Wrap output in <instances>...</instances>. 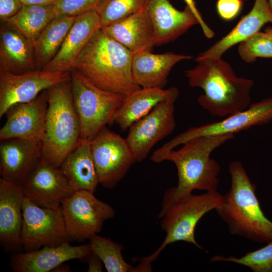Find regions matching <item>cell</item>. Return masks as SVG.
Listing matches in <instances>:
<instances>
[{"label": "cell", "mask_w": 272, "mask_h": 272, "mask_svg": "<svg viewBox=\"0 0 272 272\" xmlns=\"http://www.w3.org/2000/svg\"><path fill=\"white\" fill-rule=\"evenodd\" d=\"M185 71L189 85L203 90L197 102L214 116L225 117L243 111L250 105L252 79L238 77L230 64L222 58L196 60Z\"/></svg>", "instance_id": "1"}, {"label": "cell", "mask_w": 272, "mask_h": 272, "mask_svg": "<svg viewBox=\"0 0 272 272\" xmlns=\"http://www.w3.org/2000/svg\"><path fill=\"white\" fill-rule=\"evenodd\" d=\"M234 134L201 137L190 140L177 150L164 155L160 162L169 161L176 167L178 183L165 193L162 206L167 205L194 190H217L221 167L211 157L212 153L233 139Z\"/></svg>", "instance_id": "2"}, {"label": "cell", "mask_w": 272, "mask_h": 272, "mask_svg": "<svg viewBox=\"0 0 272 272\" xmlns=\"http://www.w3.org/2000/svg\"><path fill=\"white\" fill-rule=\"evenodd\" d=\"M132 56L101 28L81 53L74 70L101 89L126 96L141 88L132 77Z\"/></svg>", "instance_id": "3"}, {"label": "cell", "mask_w": 272, "mask_h": 272, "mask_svg": "<svg viewBox=\"0 0 272 272\" xmlns=\"http://www.w3.org/2000/svg\"><path fill=\"white\" fill-rule=\"evenodd\" d=\"M231 184L215 210L228 225L230 233L259 243L272 241V222L263 213L251 182L242 163L234 161L229 166Z\"/></svg>", "instance_id": "4"}, {"label": "cell", "mask_w": 272, "mask_h": 272, "mask_svg": "<svg viewBox=\"0 0 272 272\" xmlns=\"http://www.w3.org/2000/svg\"><path fill=\"white\" fill-rule=\"evenodd\" d=\"M47 95L42 157L59 167L80 139V124L74 104L71 81L51 87L47 90Z\"/></svg>", "instance_id": "5"}, {"label": "cell", "mask_w": 272, "mask_h": 272, "mask_svg": "<svg viewBox=\"0 0 272 272\" xmlns=\"http://www.w3.org/2000/svg\"><path fill=\"white\" fill-rule=\"evenodd\" d=\"M223 199V195L215 190L197 195L191 193L162 206L158 217L161 219V228L166 234L165 238L156 251L142 259L140 267L148 270L161 251L176 242L184 241L202 249L195 239V227L205 215L218 208Z\"/></svg>", "instance_id": "6"}, {"label": "cell", "mask_w": 272, "mask_h": 272, "mask_svg": "<svg viewBox=\"0 0 272 272\" xmlns=\"http://www.w3.org/2000/svg\"><path fill=\"white\" fill-rule=\"evenodd\" d=\"M74 104L81 127L80 139L92 141L108 124L125 95L101 89L76 70L71 72Z\"/></svg>", "instance_id": "7"}, {"label": "cell", "mask_w": 272, "mask_h": 272, "mask_svg": "<svg viewBox=\"0 0 272 272\" xmlns=\"http://www.w3.org/2000/svg\"><path fill=\"white\" fill-rule=\"evenodd\" d=\"M272 121V98L251 104L245 110L224 119L199 126L192 127L178 134L153 152L151 159L160 163L162 156L179 145L194 138L234 134L252 127Z\"/></svg>", "instance_id": "8"}, {"label": "cell", "mask_w": 272, "mask_h": 272, "mask_svg": "<svg viewBox=\"0 0 272 272\" xmlns=\"http://www.w3.org/2000/svg\"><path fill=\"white\" fill-rule=\"evenodd\" d=\"M60 207L70 240L80 242L100 233L104 223L115 214L111 206L87 190L75 191Z\"/></svg>", "instance_id": "9"}, {"label": "cell", "mask_w": 272, "mask_h": 272, "mask_svg": "<svg viewBox=\"0 0 272 272\" xmlns=\"http://www.w3.org/2000/svg\"><path fill=\"white\" fill-rule=\"evenodd\" d=\"M92 154L99 183L112 188L136 162L126 139L104 127L90 141Z\"/></svg>", "instance_id": "10"}, {"label": "cell", "mask_w": 272, "mask_h": 272, "mask_svg": "<svg viewBox=\"0 0 272 272\" xmlns=\"http://www.w3.org/2000/svg\"><path fill=\"white\" fill-rule=\"evenodd\" d=\"M22 210L21 240L26 251L71 241L61 207L57 209L41 207L24 196Z\"/></svg>", "instance_id": "11"}, {"label": "cell", "mask_w": 272, "mask_h": 272, "mask_svg": "<svg viewBox=\"0 0 272 272\" xmlns=\"http://www.w3.org/2000/svg\"><path fill=\"white\" fill-rule=\"evenodd\" d=\"M71 80V73L35 70L14 74L0 69V117L12 105L30 101L42 92Z\"/></svg>", "instance_id": "12"}, {"label": "cell", "mask_w": 272, "mask_h": 272, "mask_svg": "<svg viewBox=\"0 0 272 272\" xmlns=\"http://www.w3.org/2000/svg\"><path fill=\"white\" fill-rule=\"evenodd\" d=\"M177 99L173 98L159 103L128 128L126 139L136 162L144 160L158 142L173 131L176 126L174 104Z\"/></svg>", "instance_id": "13"}, {"label": "cell", "mask_w": 272, "mask_h": 272, "mask_svg": "<svg viewBox=\"0 0 272 272\" xmlns=\"http://www.w3.org/2000/svg\"><path fill=\"white\" fill-rule=\"evenodd\" d=\"M24 196L41 207L59 209L64 199L74 193L59 167L42 157L21 185Z\"/></svg>", "instance_id": "14"}, {"label": "cell", "mask_w": 272, "mask_h": 272, "mask_svg": "<svg viewBox=\"0 0 272 272\" xmlns=\"http://www.w3.org/2000/svg\"><path fill=\"white\" fill-rule=\"evenodd\" d=\"M48 107L47 90L33 100L11 106L0 129L1 141L12 138L42 140Z\"/></svg>", "instance_id": "15"}, {"label": "cell", "mask_w": 272, "mask_h": 272, "mask_svg": "<svg viewBox=\"0 0 272 272\" xmlns=\"http://www.w3.org/2000/svg\"><path fill=\"white\" fill-rule=\"evenodd\" d=\"M101 28L100 20L96 10L76 16L59 50L42 70L53 72H72L81 53Z\"/></svg>", "instance_id": "16"}, {"label": "cell", "mask_w": 272, "mask_h": 272, "mask_svg": "<svg viewBox=\"0 0 272 272\" xmlns=\"http://www.w3.org/2000/svg\"><path fill=\"white\" fill-rule=\"evenodd\" d=\"M91 252L89 244L72 246L65 242L14 253L11 257L10 265L15 272H48L67 261L86 258Z\"/></svg>", "instance_id": "17"}, {"label": "cell", "mask_w": 272, "mask_h": 272, "mask_svg": "<svg viewBox=\"0 0 272 272\" xmlns=\"http://www.w3.org/2000/svg\"><path fill=\"white\" fill-rule=\"evenodd\" d=\"M1 141V178L22 185L42 158V142L20 138Z\"/></svg>", "instance_id": "18"}, {"label": "cell", "mask_w": 272, "mask_h": 272, "mask_svg": "<svg viewBox=\"0 0 272 272\" xmlns=\"http://www.w3.org/2000/svg\"><path fill=\"white\" fill-rule=\"evenodd\" d=\"M144 9L154 27L156 46L177 39L198 22L188 7L176 9L169 0H146Z\"/></svg>", "instance_id": "19"}, {"label": "cell", "mask_w": 272, "mask_h": 272, "mask_svg": "<svg viewBox=\"0 0 272 272\" xmlns=\"http://www.w3.org/2000/svg\"><path fill=\"white\" fill-rule=\"evenodd\" d=\"M24 196L21 185L0 178V242L6 251H14L22 246Z\"/></svg>", "instance_id": "20"}, {"label": "cell", "mask_w": 272, "mask_h": 272, "mask_svg": "<svg viewBox=\"0 0 272 272\" xmlns=\"http://www.w3.org/2000/svg\"><path fill=\"white\" fill-rule=\"evenodd\" d=\"M192 56L171 52L154 54L142 51L132 53L131 72L135 82L141 88H164L173 66Z\"/></svg>", "instance_id": "21"}, {"label": "cell", "mask_w": 272, "mask_h": 272, "mask_svg": "<svg viewBox=\"0 0 272 272\" xmlns=\"http://www.w3.org/2000/svg\"><path fill=\"white\" fill-rule=\"evenodd\" d=\"M101 28L132 53L142 51H152L156 46L154 27L144 9Z\"/></svg>", "instance_id": "22"}, {"label": "cell", "mask_w": 272, "mask_h": 272, "mask_svg": "<svg viewBox=\"0 0 272 272\" xmlns=\"http://www.w3.org/2000/svg\"><path fill=\"white\" fill-rule=\"evenodd\" d=\"M268 23H272V11L267 0H255L250 12L241 19L231 31L199 54L195 61L206 58H222L229 48L260 31Z\"/></svg>", "instance_id": "23"}, {"label": "cell", "mask_w": 272, "mask_h": 272, "mask_svg": "<svg viewBox=\"0 0 272 272\" xmlns=\"http://www.w3.org/2000/svg\"><path fill=\"white\" fill-rule=\"evenodd\" d=\"M179 92L175 87L168 89L141 88L125 97L114 116V123L122 131L148 114L158 104L173 98H178Z\"/></svg>", "instance_id": "24"}, {"label": "cell", "mask_w": 272, "mask_h": 272, "mask_svg": "<svg viewBox=\"0 0 272 272\" xmlns=\"http://www.w3.org/2000/svg\"><path fill=\"white\" fill-rule=\"evenodd\" d=\"M0 69L14 74L37 70L33 45L5 23L0 27Z\"/></svg>", "instance_id": "25"}, {"label": "cell", "mask_w": 272, "mask_h": 272, "mask_svg": "<svg viewBox=\"0 0 272 272\" xmlns=\"http://www.w3.org/2000/svg\"><path fill=\"white\" fill-rule=\"evenodd\" d=\"M59 168L74 191H95L99 181L90 141L80 139Z\"/></svg>", "instance_id": "26"}, {"label": "cell", "mask_w": 272, "mask_h": 272, "mask_svg": "<svg viewBox=\"0 0 272 272\" xmlns=\"http://www.w3.org/2000/svg\"><path fill=\"white\" fill-rule=\"evenodd\" d=\"M76 16L60 15L45 28L33 44L36 69L42 70L56 55Z\"/></svg>", "instance_id": "27"}, {"label": "cell", "mask_w": 272, "mask_h": 272, "mask_svg": "<svg viewBox=\"0 0 272 272\" xmlns=\"http://www.w3.org/2000/svg\"><path fill=\"white\" fill-rule=\"evenodd\" d=\"M57 16L53 4L23 5L15 15L1 22L16 29L33 45L46 26Z\"/></svg>", "instance_id": "28"}, {"label": "cell", "mask_w": 272, "mask_h": 272, "mask_svg": "<svg viewBox=\"0 0 272 272\" xmlns=\"http://www.w3.org/2000/svg\"><path fill=\"white\" fill-rule=\"evenodd\" d=\"M89 240L92 252L100 259L108 272L131 271L132 266L125 261L122 256V245L98 234Z\"/></svg>", "instance_id": "29"}, {"label": "cell", "mask_w": 272, "mask_h": 272, "mask_svg": "<svg viewBox=\"0 0 272 272\" xmlns=\"http://www.w3.org/2000/svg\"><path fill=\"white\" fill-rule=\"evenodd\" d=\"M146 0H104L96 9L101 28L124 19L144 9Z\"/></svg>", "instance_id": "30"}, {"label": "cell", "mask_w": 272, "mask_h": 272, "mask_svg": "<svg viewBox=\"0 0 272 272\" xmlns=\"http://www.w3.org/2000/svg\"><path fill=\"white\" fill-rule=\"evenodd\" d=\"M239 55L247 63L258 57L272 58V38L265 32L259 31L239 43Z\"/></svg>", "instance_id": "31"}, {"label": "cell", "mask_w": 272, "mask_h": 272, "mask_svg": "<svg viewBox=\"0 0 272 272\" xmlns=\"http://www.w3.org/2000/svg\"><path fill=\"white\" fill-rule=\"evenodd\" d=\"M222 260L243 265L254 272H272V241L265 246L246 253L240 257L223 256Z\"/></svg>", "instance_id": "32"}, {"label": "cell", "mask_w": 272, "mask_h": 272, "mask_svg": "<svg viewBox=\"0 0 272 272\" xmlns=\"http://www.w3.org/2000/svg\"><path fill=\"white\" fill-rule=\"evenodd\" d=\"M104 0H56L54 6L57 14L77 16L96 10Z\"/></svg>", "instance_id": "33"}, {"label": "cell", "mask_w": 272, "mask_h": 272, "mask_svg": "<svg viewBox=\"0 0 272 272\" xmlns=\"http://www.w3.org/2000/svg\"><path fill=\"white\" fill-rule=\"evenodd\" d=\"M242 5V0H218L217 10L222 19L229 21L237 16Z\"/></svg>", "instance_id": "34"}, {"label": "cell", "mask_w": 272, "mask_h": 272, "mask_svg": "<svg viewBox=\"0 0 272 272\" xmlns=\"http://www.w3.org/2000/svg\"><path fill=\"white\" fill-rule=\"evenodd\" d=\"M19 0H0V19L4 22L15 15L22 7Z\"/></svg>", "instance_id": "35"}, {"label": "cell", "mask_w": 272, "mask_h": 272, "mask_svg": "<svg viewBox=\"0 0 272 272\" xmlns=\"http://www.w3.org/2000/svg\"><path fill=\"white\" fill-rule=\"evenodd\" d=\"M184 1L186 4V6L189 8L196 18L198 22V25L201 27L206 37L209 39L213 38L215 35V33L203 20L202 17L195 6L194 0Z\"/></svg>", "instance_id": "36"}, {"label": "cell", "mask_w": 272, "mask_h": 272, "mask_svg": "<svg viewBox=\"0 0 272 272\" xmlns=\"http://www.w3.org/2000/svg\"><path fill=\"white\" fill-rule=\"evenodd\" d=\"M86 259L88 264V272L102 271L103 263L95 254L92 252Z\"/></svg>", "instance_id": "37"}, {"label": "cell", "mask_w": 272, "mask_h": 272, "mask_svg": "<svg viewBox=\"0 0 272 272\" xmlns=\"http://www.w3.org/2000/svg\"><path fill=\"white\" fill-rule=\"evenodd\" d=\"M23 5H49L53 4L56 0H19Z\"/></svg>", "instance_id": "38"}, {"label": "cell", "mask_w": 272, "mask_h": 272, "mask_svg": "<svg viewBox=\"0 0 272 272\" xmlns=\"http://www.w3.org/2000/svg\"><path fill=\"white\" fill-rule=\"evenodd\" d=\"M63 264V263H62ZM61 264L52 271H70V268L66 265Z\"/></svg>", "instance_id": "39"}, {"label": "cell", "mask_w": 272, "mask_h": 272, "mask_svg": "<svg viewBox=\"0 0 272 272\" xmlns=\"http://www.w3.org/2000/svg\"><path fill=\"white\" fill-rule=\"evenodd\" d=\"M264 32L267 33L272 38V26H268L264 29Z\"/></svg>", "instance_id": "40"}, {"label": "cell", "mask_w": 272, "mask_h": 272, "mask_svg": "<svg viewBox=\"0 0 272 272\" xmlns=\"http://www.w3.org/2000/svg\"><path fill=\"white\" fill-rule=\"evenodd\" d=\"M267 2L270 9L272 11V0H267Z\"/></svg>", "instance_id": "41"}]
</instances>
